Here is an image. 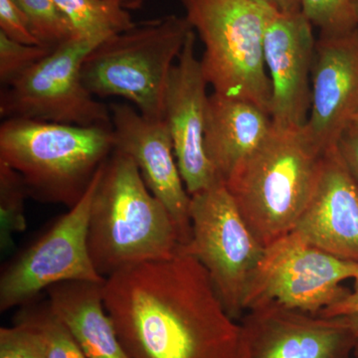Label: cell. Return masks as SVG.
Returning <instances> with one entry per match:
<instances>
[{
	"mask_svg": "<svg viewBox=\"0 0 358 358\" xmlns=\"http://www.w3.org/2000/svg\"><path fill=\"white\" fill-rule=\"evenodd\" d=\"M103 303L129 358H243L241 326L203 266L181 248L110 275Z\"/></svg>",
	"mask_w": 358,
	"mask_h": 358,
	"instance_id": "1",
	"label": "cell"
},
{
	"mask_svg": "<svg viewBox=\"0 0 358 358\" xmlns=\"http://www.w3.org/2000/svg\"><path fill=\"white\" fill-rule=\"evenodd\" d=\"M180 247L166 206L134 159L115 150L103 162L90 212L88 249L96 272L107 279L129 266L173 258Z\"/></svg>",
	"mask_w": 358,
	"mask_h": 358,
	"instance_id": "2",
	"label": "cell"
},
{
	"mask_svg": "<svg viewBox=\"0 0 358 358\" xmlns=\"http://www.w3.org/2000/svg\"><path fill=\"white\" fill-rule=\"evenodd\" d=\"M324 155L303 129L273 126L262 145L226 180L238 209L264 247L296 227L315 192Z\"/></svg>",
	"mask_w": 358,
	"mask_h": 358,
	"instance_id": "3",
	"label": "cell"
},
{
	"mask_svg": "<svg viewBox=\"0 0 358 358\" xmlns=\"http://www.w3.org/2000/svg\"><path fill=\"white\" fill-rule=\"evenodd\" d=\"M115 150L112 128L3 120L0 160L17 171L30 197L72 208Z\"/></svg>",
	"mask_w": 358,
	"mask_h": 358,
	"instance_id": "4",
	"label": "cell"
},
{
	"mask_svg": "<svg viewBox=\"0 0 358 358\" xmlns=\"http://www.w3.org/2000/svg\"><path fill=\"white\" fill-rule=\"evenodd\" d=\"M192 30L185 16L136 22L90 52L82 81L92 95L120 96L145 117L164 120L169 75Z\"/></svg>",
	"mask_w": 358,
	"mask_h": 358,
	"instance_id": "5",
	"label": "cell"
},
{
	"mask_svg": "<svg viewBox=\"0 0 358 358\" xmlns=\"http://www.w3.org/2000/svg\"><path fill=\"white\" fill-rule=\"evenodd\" d=\"M204 46L202 72L213 93L240 99L270 115L266 28L275 9L258 0H180Z\"/></svg>",
	"mask_w": 358,
	"mask_h": 358,
	"instance_id": "6",
	"label": "cell"
},
{
	"mask_svg": "<svg viewBox=\"0 0 358 358\" xmlns=\"http://www.w3.org/2000/svg\"><path fill=\"white\" fill-rule=\"evenodd\" d=\"M190 197L192 236L181 250L203 266L228 315L241 320L266 247L250 229L224 181Z\"/></svg>",
	"mask_w": 358,
	"mask_h": 358,
	"instance_id": "7",
	"label": "cell"
},
{
	"mask_svg": "<svg viewBox=\"0 0 358 358\" xmlns=\"http://www.w3.org/2000/svg\"><path fill=\"white\" fill-rule=\"evenodd\" d=\"M346 280H358L357 263L331 255L292 231L266 247L245 298V313L278 306L317 315L350 293L341 285Z\"/></svg>",
	"mask_w": 358,
	"mask_h": 358,
	"instance_id": "8",
	"label": "cell"
},
{
	"mask_svg": "<svg viewBox=\"0 0 358 358\" xmlns=\"http://www.w3.org/2000/svg\"><path fill=\"white\" fill-rule=\"evenodd\" d=\"M101 42L75 37L54 48L20 79L2 89V119L112 128L110 106L92 95L81 76L85 59Z\"/></svg>",
	"mask_w": 358,
	"mask_h": 358,
	"instance_id": "9",
	"label": "cell"
},
{
	"mask_svg": "<svg viewBox=\"0 0 358 358\" xmlns=\"http://www.w3.org/2000/svg\"><path fill=\"white\" fill-rule=\"evenodd\" d=\"M103 164L82 199L2 270L0 312L31 303L59 282H106L88 249L90 212Z\"/></svg>",
	"mask_w": 358,
	"mask_h": 358,
	"instance_id": "10",
	"label": "cell"
},
{
	"mask_svg": "<svg viewBox=\"0 0 358 358\" xmlns=\"http://www.w3.org/2000/svg\"><path fill=\"white\" fill-rule=\"evenodd\" d=\"M243 358H352L355 336L348 320L278 306L241 317Z\"/></svg>",
	"mask_w": 358,
	"mask_h": 358,
	"instance_id": "11",
	"label": "cell"
},
{
	"mask_svg": "<svg viewBox=\"0 0 358 358\" xmlns=\"http://www.w3.org/2000/svg\"><path fill=\"white\" fill-rule=\"evenodd\" d=\"M195 42L196 36L192 30L169 75L164 117L179 171L190 196L221 180L205 152L208 83L196 57Z\"/></svg>",
	"mask_w": 358,
	"mask_h": 358,
	"instance_id": "12",
	"label": "cell"
},
{
	"mask_svg": "<svg viewBox=\"0 0 358 358\" xmlns=\"http://www.w3.org/2000/svg\"><path fill=\"white\" fill-rule=\"evenodd\" d=\"M115 150L134 159L150 192L166 206L181 246L192 240L190 197L179 171L164 120H150L126 103L110 105Z\"/></svg>",
	"mask_w": 358,
	"mask_h": 358,
	"instance_id": "13",
	"label": "cell"
},
{
	"mask_svg": "<svg viewBox=\"0 0 358 358\" xmlns=\"http://www.w3.org/2000/svg\"><path fill=\"white\" fill-rule=\"evenodd\" d=\"M358 117V28L320 34L312 69V105L303 133L326 154Z\"/></svg>",
	"mask_w": 358,
	"mask_h": 358,
	"instance_id": "14",
	"label": "cell"
},
{
	"mask_svg": "<svg viewBox=\"0 0 358 358\" xmlns=\"http://www.w3.org/2000/svg\"><path fill=\"white\" fill-rule=\"evenodd\" d=\"M313 27L303 13L275 11L268 20L264 54L272 89L270 117L275 128L300 129L307 124L317 43Z\"/></svg>",
	"mask_w": 358,
	"mask_h": 358,
	"instance_id": "15",
	"label": "cell"
},
{
	"mask_svg": "<svg viewBox=\"0 0 358 358\" xmlns=\"http://www.w3.org/2000/svg\"><path fill=\"white\" fill-rule=\"evenodd\" d=\"M293 231L313 246L358 264V181L338 147L324 154L312 199Z\"/></svg>",
	"mask_w": 358,
	"mask_h": 358,
	"instance_id": "16",
	"label": "cell"
},
{
	"mask_svg": "<svg viewBox=\"0 0 358 358\" xmlns=\"http://www.w3.org/2000/svg\"><path fill=\"white\" fill-rule=\"evenodd\" d=\"M272 129L270 115L258 106L216 93L209 96L204 145L218 178L226 182Z\"/></svg>",
	"mask_w": 358,
	"mask_h": 358,
	"instance_id": "17",
	"label": "cell"
},
{
	"mask_svg": "<svg viewBox=\"0 0 358 358\" xmlns=\"http://www.w3.org/2000/svg\"><path fill=\"white\" fill-rule=\"evenodd\" d=\"M105 282L70 281L47 289L48 301L86 358H129L103 303Z\"/></svg>",
	"mask_w": 358,
	"mask_h": 358,
	"instance_id": "18",
	"label": "cell"
},
{
	"mask_svg": "<svg viewBox=\"0 0 358 358\" xmlns=\"http://www.w3.org/2000/svg\"><path fill=\"white\" fill-rule=\"evenodd\" d=\"M78 38L103 40L133 27L131 13L113 0H55Z\"/></svg>",
	"mask_w": 358,
	"mask_h": 358,
	"instance_id": "19",
	"label": "cell"
},
{
	"mask_svg": "<svg viewBox=\"0 0 358 358\" xmlns=\"http://www.w3.org/2000/svg\"><path fill=\"white\" fill-rule=\"evenodd\" d=\"M13 322L32 327L43 343L46 358H86L74 336L51 308L49 301H33L20 307Z\"/></svg>",
	"mask_w": 358,
	"mask_h": 358,
	"instance_id": "20",
	"label": "cell"
},
{
	"mask_svg": "<svg viewBox=\"0 0 358 358\" xmlns=\"http://www.w3.org/2000/svg\"><path fill=\"white\" fill-rule=\"evenodd\" d=\"M29 196L17 171L0 160V247L7 252L13 238L26 229L25 199Z\"/></svg>",
	"mask_w": 358,
	"mask_h": 358,
	"instance_id": "21",
	"label": "cell"
},
{
	"mask_svg": "<svg viewBox=\"0 0 358 358\" xmlns=\"http://www.w3.org/2000/svg\"><path fill=\"white\" fill-rule=\"evenodd\" d=\"M29 18L35 34L44 46L56 48L75 38L74 32L55 0H14Z\"/></svg>",
	"mask_w": 358,
	"mask_h": 358,
	"instance_id": "22",
	"label": "cell"
},
{
	"mask_svg": "<svg viewBox=\"0 0 358 358\" xmlns=\"http://www.w3.org/2000/svg\"><path fill=\"white\" fill-rule=\"evenodd\" d=\"M301 6L320 34H343L357 27L352 0H301Z\"/></svg>",
	"mask_w": 358,
	"mask_h": 358,
	"instance_id": "23",
	"label": "cell"
},
{
	"mask_svg": "<svg viewBox=\"0 0 358 358\" xmlns=\"http://www.w3.org/2000/svg\"><path fill=\"white\" fill-rule=\"evenodd\" d=\"M52 50L53 49L46 46L13 41L0 32V83L2 88L20 79L42 59L48 56Z\"/></svg>",
	"mask_w": 358,
	"mask_h": 358,
	"instance_id": "24",
	"label": "cell"
},
{
	"mask_svg": "<svg viewBox=\"0 0 358 358\" xmlns=\"http://www.w3.org/2000/svg\"><path fill=\"white\" fill-rule=\"evenodd\" d=\"M0 358H46L39 334L26 324L0 329Z\"/></svg>",
	"mask_w": 358,
	"mask_h": 358,
	"instance_id": "25",
	"label": "cell"
},
{
	"mask_svg": "<svg viewBox=\"0 0 358 358\" xmlns=\"http://www.w3.org/2000/svg\"><path fill=\"white\" fill-rule=\"evenodd\" d=\"M0 32L20 43L44 46L29 18L14 0H0Z\"/></svg>",
	"mask_w": 358,
	"mask_h": 358,
	"instance_id": "26",
	"label": "cell"
},
{
	"mask_svg": "<svg viewBox=\"0 0 358 358\" xmlns=\"http://www.w3.org/2000/svg\"><path fill=\"white\" fill-rule=\"evenodd\" d=\"M320 317H343L348 320L355 336V357L358 358V280L355 281V289L341 300L324 308Z\"/></svg>",
	"mask_w": 358,
	"mask_h": 358,
	"instance_id": "27",
	"label": "cell"
},
{
	"mask_svg": "<svg viewBox=\"0 0 358 358\" xmlns=\"http://www.w3.org/2000/svg\"><path fill=\"white\" fill-rule=\"evenodd\" d=\"M339 154L358 181V129L352 128L338 141Z\"/></svg>",
	"mask_w": 358,
	"mask_h": 358,
	"instance_id": "28",
	"label": "cell"
},
{
	"mask_svg": "<svg viewBox=\"0 0 358 358\" xmlns=\"http://www.w3.org/2000/svg\"><path fill=\"white\" fill-rule=\"evenodd\" d=\"M280 13H301V0H258Z\"/></svg>",
	"mask_w": 358,
	"mask_h": 358,
	"instance_id": "29",
	"label": "cell"
},
{
	"mask_svg": "<svg viewBox=\"0 0 358 358\" xmlns=\"http://www.w3.org/2000/svg\"><path fill=\"white\" fill-rule=\"evenodd\" d=\"M113 1L117 2L127 10H131V9L140 8L145 0H113Z\"/></svg>",
	"mask_w": 358,
	"mask_h": 358,
	"instance_id": "30",
	"label": "cell"
},
{
	"mask_svg": "<svg viewBox=\"0 0 358 358\" xmlns=\"http://www.w3.org/2000/svg\"><path fill=\"white\" fill-rule=\"evenodd\" d=\"M353 13H355V21H357V25L358 28V0H352Z\"/></svg>",
	"mask_w": 358,
	"mask_h": 358,
	"instance_id": "31",
	"label": "cell"
},
{
	"mask_svg": "<svg viewBox=\"0 0 358 358\" xmlns=\"http://www.w3.org/2000/svg\"><path fill=\"white\" fill-rule=\"evenodd\" d=\"M352 128H357L358 129V117L357 119V121H355V126H353Z\"/></svg>",
	"mask_w": 358,
	"mask_h": 358,
	"instance_id": "32",
	"label": "cell"
}]
</instances>
